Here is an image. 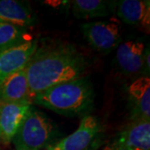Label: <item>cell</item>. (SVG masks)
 I'll return each mask as SVG.
<instances>
[{
    "mask_svg": "<svg viewBox=\"0 0 150 150\" xmlns=\"http://www.w3.org/2000/svg\"><path fill=\"white\" fill-rule=\"evenodd\" d=\"M88 64L85 56L69 43L52 42L38 46L25 66L32 99L54 86L83 78Z\"/></svg>",
    "mask_w": 150,
    "mask_h": 150,
    "instance_id": "1",
    "label": "cell"
},
{
    "mask_svg": "<svg viewBox=\"0 0 150 150\" xmlns=\"http://www.w3.org/2000/svg\"><path fill=\"white\" fill-rule=\"evenodd\" d=\"M93 103L94 92L85 77L55 85L33 98V103L68 117L89 114Z\"/></svg>",
    "mask_w": 150,
    "mask_h": 150,
    "instance_id": "2",
    "label": "cell"
},
{
    "mask_svg": "<svg viewBox=\"0 0 150 150\" xmlns=\"http://www.w3.org/2000/svg\"><path fill=\"white\" fill-rule=\"evenodd\" d=\"M57 136L55 124L32 105L12 142L16 150H41L54 144Z\"/></svg>",
    "mask_w": 150,
    "mask_h": 150,
    "instance_id": "3",
    "label": "cell"
},
{
    "mask_svg": "<svg viewBox=\"0 0 150 150\" xmlns=\"http://www.w3.org/2000/svg\"><path fill=\"white\" fill-rule=\"evenodd\" d=\"M106 130L96 116L88 114L73 134L56 141L47 150H98L104 143Z\"/></svg>",
    "mask_w": 150,
    "mask_h": 150,
    "instance_id": "4",
    "label": "cell"
},
{
    "mask_svg": "<svg viewBox=\"0 0 150 150\" xmlns=\"http://www.w3.org/2000/svg\"><path fill=\"white\" fill-rule=\"evenodd\" d=\"M81 30L92 48L100 53H110L122 40L121 25L115 19L85 23Z\"/></svg>",
    "mask_w": 150,
    "mask_h": 150,
    "instance_id": "5",
    "label": "cell"
},
{
    "mask_svg": "<svg viewBox=\"0 0 150 150\" xmlns=\"http://www.w3.org/2000/svg\"><path fill=\"white\" fill-rule=\"evenodd\" d=\"M103 150H150V121L132 120L108 141Z\"/></svg>",
    "mask_w": 150,
    "mask_h": 150,
    "instance_id": "6",
    "label": "cell"
},
{
    "mask_svg": "<svg viewBox=\"0 0 150 150\" xmlns=\"http://www.w3.org/2000/svg\"><path fill=\"white\" fill-rule=\"evenodd\" d=\"M38 40L31 38L0 51V83L12 74L24 68L36 51Z\"/></svg>",
    "mask_w": 150,
    "mask_h": 150,
    "instance_id": "7",
    "label": "cell"
},
{
    "mask_svg": "<svg viewBox=\"0 0 150 150\" xmlns=\"http://www.w3.org/2000/svg\"><path fill=\"white\" fill-rule=\"evenodd\" d=\"M32 103L0 102V141L9 144L15 137Z\"/></svg>",
    "mask_w": 150,
    "mask_h": 150,
    "instance_id": "8",
    "label": "cell"
},
{
    "mask_svg": "<svg viewBox=\"0 0 150 150\" xmlns=\"http://www.w3.org/2000/svg\"><path fill=\"white\" fill-rule=\"evenodd\" d=\"M118 17L125 23L149 33L150 2L149 0H121L115 4Z\"/></svg>",
    "mask_w": 150,
    "mask_h": 150,
    "instance_id": "9",
    "label": "cell"
},
{
    "mask_svg": "<svg viewBox=\"0 0 150 150\" xmlns=\"http://www.w3.org/2000/svg\"><path fill=\"white\" fill-rule=\"evenodd\" d=\"M144 43L139 40L121 42L116 48V62L125 74L134 75L144 69Z\"/></svg>",
    "mask_w": 150,
    "mask_h": 150,
    "instance_id": "10",
    "label": "cell"
},
{
    "mask_svg": "<svg viewBox=\"0 0 150 150\" xmlns=\"http://www.w3.org/2000/svg\"><path fill=\"white\" fill-rule=\"evenodd\" d=\"M127 94L132 111V120L150 121V79L142 76L127 87Z\"/></svg>",
    "mask_w": 150,
    "mask_h": 150,
    "instance_id": "11",
    "label": "cell"
},
{
    "mask_svg": "<svg viewBox=\"0 0 150 150\" xmlns=\"http://www.w3.org/2000/svg\"><path fill=\"white\" fill-rule=\"evenodd\" d=\"M0 102L33 104L25 67L9 75L0 83Z\"/></svg>",
    "mask_w": 150,
    "mask_h": 150,
    "instance_id": "12",
    "label": "cell"
},
{
    "mask_svg": "<svg viewBox=\"0 0 150 150\" xmlns=\"http://www.w3.org/2000/svg\"><path fill=\"white\" fill-rule=\"evenodd\" d=\"M0 20L27 29L36 24L37 17L28 3L0 0Z\"/></svg>",
    "mask_w": 150,
    "mask_h": 150,
    "instance_id": "13",
    "label": "cell"
},
{
    "mask_svg": "<svg viewBox=\"0 0 150 150\" xmlns=\"http://www.w3.org/2000/svg\"><path fill=\"white\" fill-rule=\"evenodd\" d=\"M71 10L77 18L91 19L111 14L112 2L103 0H74L71 2Z\"/></svg>",
    "mask_w": 150,
    "mask_h": 150,
    "instance_id": "14",
    "label": "cell"
},
{
    "mask_svg": "<svg viewBox=\"0 0 150 150\" xmlns=\"http://www.w3.org/2000/svg\"><path fill=\"white\" fill-rule=\"evenodd\" d=\"M30 38L26 28L17 27L0 20V51Z\"/></svg>",
    "mask_w": 150,
    "mask_h": 150,
    "instance_id": "15",
    "label": "cell"
},
{
    "mask_svg": "<svg viewBox=\"0 0 150 150\" xmlns=\"http://www.w3.org/2000/svg\"><path fill=\"white\" fill-rule=\"evenodd\" d=\"M149 49H146L144 55V69L148 71V73L149 72L150 69V62H149Z\"/></svg>",
    "mask_w": 150,
    "mask_h": 150,
    "instance_id": "16",
    "label": "cell"
}]
</instances>
